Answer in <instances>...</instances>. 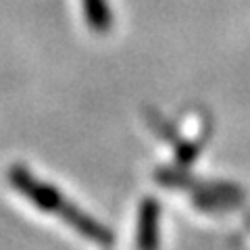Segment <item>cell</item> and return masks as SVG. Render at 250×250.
Here are the masks:
<instances>
[{"mask_svg":"<svg viewBox=\"0 0 250 250\" xmlns=\"http://www.w3.org/2000/svg\"><path fill=\"white\" fill-rule=\"evenodd\" d=\"M83 11H85V21L94 31H108L111 27V9H108L106 0H82Z\"/></svg>","mask_w":250,"mask_h":250,"instance_id":"3957f363","label":"cell"},{"mask_svg":"<svg viewBox=\"0 0 250 250\" xmlns=\"http://www.w3.org/2000/svg\"><path fill=\"white\" fill-rule=\"evenodd\" d=\"M138 244L140 250H154L156 248V233H159V207L152 198H148L140 208L138 221Z\"/></svg>","mask_w":250,"mask_h":250,"instance_id":"7a4b0ae2","label":"cell"},{"mask_svg":"<svg viewBox=\"0 0 250 250\" xmlns=\"http://www.w3.org/2000/svg\"><path fill=\"white\" fill-rule=\"evenodd\" d=\"M11 182L19 192L25 194L38 208L46 210V213H59L65 221L71 223L82 236L90 238L94 242H100V244H108V242L113 240L111 231H108L106 228H103V225L96 223L94 219H90L85 213H82V210L71 207L59 194V190H54L52 186H46L42 182H38V179L31 177L23 167L15 165L11 169Z\"/></svg>","mask_w":250,"mask_h":250,"instance_id":"6da1fadb","label":"cell"}]
</instances>
